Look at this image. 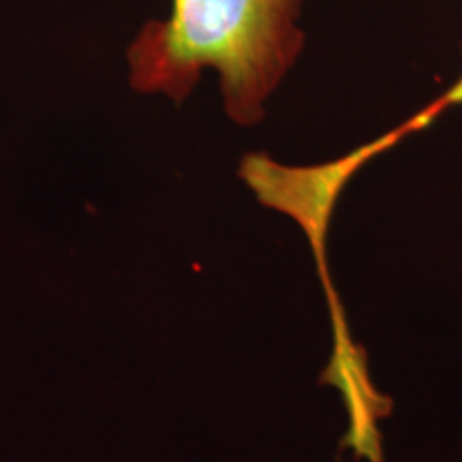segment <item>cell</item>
Here are the masks:
<instances>
[{
    "label": "cell",
    "instance_id": "obj_1",
    "mask_svg": "<svg viewBox=\"0 0 462 462\" xmlns=\"http://www.w3.org/2000/svg\"><path fill=\"white\" fill-rule=\"evenodd\" d=\"M302 17L304 0H171L126 45L129 86L182 103L212 71L225 114L255 126L306 48Z\"/></svg>",
    "mask_w": 462,
    "mask_h": 462
},
{
    "label": "cell",
    "instance_id": "obj_2",
    "mask_svg": "<svg viewBox=\"0 0 462 462\" xmlns=\"http://www.w3.org/2000/svg\"><path fill=\"white\" fill-rule=\"evenodd\" d=\"M456 106H462V75L452 86H449L446 92H443V95H439L435 101H430L429 106L421 109V112L411 116L409 120H404V123L398 125L394 131H390L392 140L401 142L402 137L413 135V133L426 129V126L435 123L443 112H448L449 107H456Z\"/></svg>",
    "mask_w": 462,
    "mask_h": 462
}]
</instances>
